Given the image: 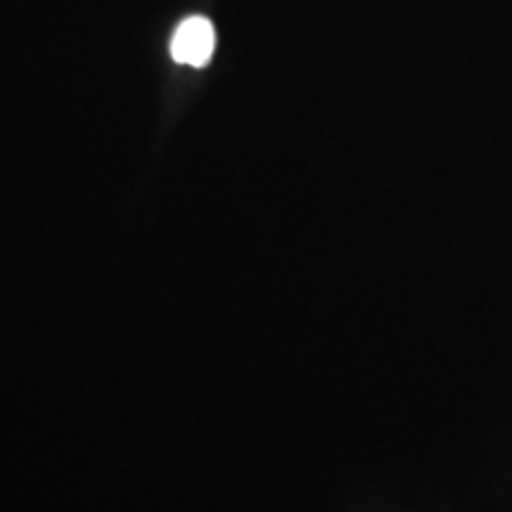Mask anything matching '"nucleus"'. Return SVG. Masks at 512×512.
<instances>
[{
  "mask_svg": "<svg viewBox=\"0 0 512 512\" xmlns=\"http://www.w3.org/2000/svg\"><path fill=\"white\" fill-rule=\"evenodd\" d=\"M216 34L209 19L190 17L178 24L174 38H171V55L176 62L190 64V67H204L214 55Z\"/></svg>",
  "mask_w": 512,
  "mask_h": 512,
  "instance_id": "1",
  "label": "nucleus"
}]
</instances>
